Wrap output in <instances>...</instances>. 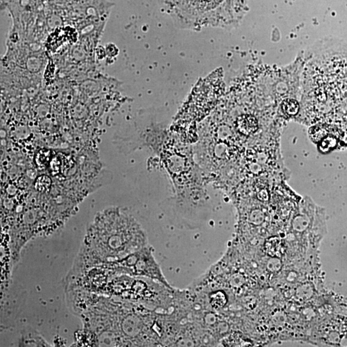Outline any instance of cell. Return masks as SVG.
<instances>
[{
  "label": "cell",
  "instance_id": "1",
  "mask_svg": "<svg viewBox=\"0 0 347 347\" xmlns=\"http://www.w3.org/2000/svg\"><path fill=\"white\" fill-rule=\"evenodd\" d=\"M146 245L144 232L132 217L118 209L99 213L88 228L74 265L66 278L92 267L116 261Z\"/></svg>",
  "mask_w": 347,
  "mask_h": 347
},
{
  "label": "cell",
  "instance_id": "2",
  "mask_svg": "<svg viewBox=\"0 0 347 347\" xmlns=\"http://www.w3.org/2000/svg\"><path fill=\"white\" fill-rule=\"evenodd\" d=\"M19 347H51V345L35 329L26 327L21 331Z\"/></svg>",
  "mask_w": 347,
  "mask_h": 347
},
{
  "label": "cell",
  "instance_id": "3",
  "mask_svg": "<svg viewBox=\"0 0 347 347\" xmlns=\"http://www.w3.org/2000/svg\"><path fill=\"white\" fill-rule=\"evenodd\" d=\"M265 249L271 257L280 258L284 255L286 247L279 238L274 236L266 240Z\"/></svg>",
  "mask_w": 347,
  "mask_h": 347
},
{
  "label": "cell",
  "instance_id": "4",
  "mask_svg": "<svg viewBox=\"0 0 347 347\" xmlns=\"http://www.w3.org/2000/svg\"><path fill=\"white\" fill-rule=\"evenodd\" d=\"M238 129L245 134L253 133L258 129L257 120L250 116H240L237 121Z\"/></svg>",
  "mask_w": 347,
  "mask_h": 347
},
{
  "label": "cell",
  "instance_id": "5",
  "mask_svg": "<svg viewBox=\"0 0 347 347\" xmlns=\"http://www.w3.org/2000/svg\"><path fill=\"white\" fill-rule=\"evenodd\" d=\"M282 106L283 111L288 116H295L299 111V105L298 102L294 99H286L283 102Z\"/></svg>",
  "mask_w": 347,
  "mask_h": 347
},
{
  "label": "cell",
  "instance_id": "6",
  "mask_svg": "<svg viewBox=\"0 0 347 347\" xmlns=\"http://www.w3.org/2000/svg\"><path fill=\"white\" fill-rule=\"evenodd\" d=\"M310 135L313 140L319 141L326 135V130L321 126L317 125L311 128L310 130Z\"/></svg>",
  "mask_w": 347,
  "mask_h": 347
},
{
  "label": "cell",
  "instance_id": "7",
  "mask_svg": "<svg viewBox=\"0 0 347 347\" xmlns=\"http://www.w3.org/2000/svg\"><path fill=\"white\" fill-rule=\"evenodd\" d=\"M333 142H335L333 139L329 138V143H327V141H326V139L324 138V140H322L321 143H320V144L319 145L320 151L324 152L328 151V150H329L330 148L334 147Z\"/></svg>",
  "mask_w": 347,
  "mask_h": 347
}]
</instances>
